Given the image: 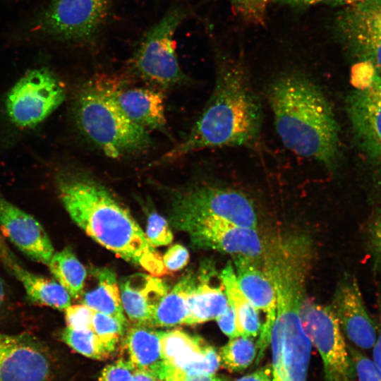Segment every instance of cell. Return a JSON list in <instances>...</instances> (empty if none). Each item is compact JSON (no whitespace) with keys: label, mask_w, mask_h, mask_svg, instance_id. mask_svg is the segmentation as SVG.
Wrapping results in <instances>:
<instances>
[{"label":"cell","mask_w":381,"mask_h":381,"mask_svg":"<svg viewBox=\"0 0 381 381\" xmlns=\"http://www.w3.org/2000/svg\"><path fill=\"white\" fill-rule=\"evenodd\" d=\"M188 234L193 244L234 256L259 261L265 253L256 229L244 227L220 218L194 222L182 230Z\"/></svg>","instance_id":"8fae6325"},{"label":"cell","mask_w":381,"mask_h":381,"mask_svg":"<svg viewBox=\"0 0 381 381\" xmlns=\"http://www.w3.org/2000/svg\"><path fill=\"white\" fill-rule=\"evenodd\" d=\"M135 369L129 361L119 359L102 370L99 381H131Z\"/></svg>","instance_id":"8d00e7d4"},{"label":"cell","mask_w":381,"mask_h":381,"mask_svg":"<svg viewBox=\"0 0 381 381\" xmlns=\"http://www.w3.org/2000/svg\"><path fill=\"white\" fill-rule=\"evenodd\" d=\"M94 310L81 303L71 305L65 310L66 327L77 330H92Z\"/></svg>","instance_id":"d590c367"},{"label":"cell","mask_w":381,"mask_h":381,"mask_svg":"<svg viewBox=\"0 0 381 381\" xmlns=\"http://www.w3.org/2000/svg\"><path fill=\"white\" fill-rule=\"evenodd\" d=\"M348 349L357 381H381V372L373 359L351 346Z\"/></svg>","instance_id":"836d02e7"},{"label":"cell","mask_w":381,"mask_h":381,"mask_svg":"<svg viewBox=\"0 0 381 381\" xmlns=\"http://www.w3.org/2000/svg\"><path fill=\"white\" fill-rule=\"evenodd\" d=\"M123 310L134 324L151 327L156 310L169 291L159 277L135 273L125 277L120 285Z\"/></svg>","instance_id":"ac0fdd59"},{"label":"cell","mask_w":381,"mask_h":381,"mask_svg":"<svg viewBox=\"0 0 381 381\" xmlns=\"http://www.w3.org/2000/svg\"><path fill=\"white\" fill-rule=\"evenodd\" d=\"M276 131L283 145L298 156L332 170L339 159V129L332 107L309 75L288 71L267 89Z\"/></svg>","instance_id":"3957f363"},{"label":"cell","mask_w":381,"mask_h":381,"mask_svg":"<svg viewBox=\"0 0 381 381\" xmlns=\"http://www.w3.org/2000/svg\"><path fill=\"white\" fill-rule=\"evenodd\" d=\"M274 3L294 8H304L320 3H326V0H275Z\"/></svg>","instance_id":"7bdbcfd3"},{"label":"cell","mask_w":381,"mask_h":381,"mask_svg":"<svg viewBox=\"0 0 381 381\" xmlns=\"http://www.w3.org/2000/svg\"><path fill=\"white\" fill-rule=\"evenodd\" d=\"M145 234L149 244L153 248L167 246L174 238L168 222L155 211L150 212L148 214Z\"/></svg>","instance_id":"d6a6232c"},{"label":"cell","mask_w":381,"mask_h":381,"mask_svg":"<svg viewBox=\"0 0 381 381\" xmlns=\"http://www.w3.org/2000/svg\"><path fill=\"white\" fill-rule=\"evenodd\" d=\"M0 230L32 260L48 265L54 249L42 224L0 193Z\"/></svg>","instance_id":"5bb4252c"},{"label":"cell","mask_w":381,"mask_h":381,"mask_svg":"<svg viewBox=\"0 0 381 381\" xmlns=\"http://www.w3.org/2000/svg\"><path fill=\"white\" fill-rule=\"evenodd\" d=\"M365 0H326V4L346 6L363 2Z\"/></svg>","instance_id":"bcb514c9"},{"label":"cell","mask_w":381,"mask_h":381,"mask_svg":"<svg viewBox=\"0 0 381 381\" xmlns=\"http://www.w3.org/2000/svg\"><path fill=\"white\" fill-rule=\"evenodd\" d=\"M187 16L184 6H171L147 30L131 58L135 73L155 87L167 88L189 80L179 65L174 40Z\"/></svg>","instance_id":"8992f818"},{"label":"cell","mask_w":381,"mask_h":381,"mask_svg":"<svg viewBox=\"0 0 381 381\" xmlns=\"http://www.w3.org/2000/svg\"><path fill=\"white\" fill-rule=\"evenodd\" d=\"M47 266L71 298H80L87 279V271L72 250L65 248L54 252Z\"/></svg>","instance_id":"4316f807"},{"label":"cell","mask_w":381,"mask_h":381,"mask_svg":"<svg viewBox=\"0 0 381 381\" xmlns=\"http://www.w3.org/2000/svg\"><path fill=\"white\" fill-rule=\"evenodd\" d=\"M162 260L167 271L176 272L186 266L189 253L183 246L174 244L165 252Z\"/></svg>","instance_id":"74e56055"},{"label":"cell","mask_w":381,"mask_h":381,"mask_svg":"<svg viewBox=\"0 0 381 381\" xmlns=\"http://www.w3.org/2000/svg\"><path fill=\"white\" fill-rule=\"evenodd\" d=\"M163 381H228V380L215 374H188L167 365Z\"/></svg>","instance_id":"f35d334b"},{"label":"cell","mask_w":381,"mask_h":381,"mask_svg":"<svg viewBox=\"0 0 381 381\" xmlns=\"http://www.w3.org/2000/svg\"><path fill=\"white\" fill-rule=\"evenodd\" d=\"M235 15L248 25H262L268 9L275 0H231Z\"/></svg>","instance_id":"4dcf8cb0"},{"label":"cell","mask_w":381,"mask_h":381,"mask_svg":"<svg viewBox=\"0 0 381 381\" xmlns=\"http://www.w3.org/2000/svg\"><path fill=\"white\" fill-rule=\"evenodd\" d=\"M270 343L271 381H306L312 344L304 329H286L274 322Z\"/></svg>","instance_id":"9a60e30c"},{"label":"cell","mask_w":381,"mask_h":381,"mask_svg":"<svg viewBox=\"0 0 381 381\" xmlns=\"http://www.w3.org/2000/svg\"><path fill=\"white\" fill-rule=\"evenodd\" d=\"M258 347L252 337L231 338L219 351L220 363L228 370L241 371L247 368L256 356Z\"/></svg>","instance_id":"f1b7e54d"},{"label":"cell","mask_w":381,"mask_h":381,"mask_svg":"<svg viewBox=\"0 0 381 381\" xmlns=\"http://www.w3.org/2000/svg\"><path fill=\"white\" fill-rule=\"evenodd\" d=\"M301 320L322 359L325 381H353L354 370L348 346L331 306L304 298Z\"/></svg>","instance_id":"9c48e42d"},{"label":"cell","mask_w":381,"mask_h":381,"mask_svg":"<svg viewBox=\"0 0 381 381\" xmlns=\"http://www.w3.org/2000/svg\"><path fill=\"white\" fill-rule=\"evenodd\" d=\"M90 284L83 289L81 303L94 311L109 315L125 326L126 318L122 306L119 285L115 272L107 267L90 272Z\"/></svg>","instance_id":"44dd1931"},{"label":"cell","mask_w":381,"mask_h":381,"mask_svg":"<svg viewBox=\"0 0 381 381\" xmlns=\"http://www.w3.org/2000/svg\"><path fill=\"white\" fill-rule=\"evenodd\" d=\"M338 15L381 32V0H365L346 6Z\"/></svg>","instance_id":"f546056e"},{"label":"cell","mask_w":381,"mask_h":381,"mask_svg":"<svg viewBox=\"0 0 381 381\" xmlns=\"http://www.w3.org/2000/svg\"><path fill=\"white\" fill-rule=\"evenodd\" d=\"M6 299V292L3 280L0 276V309L2 308Z\"/></svg>","instance_id":"7dc6e473"},{"label":"cell","mask_w":381,"mask_h":381,"mask_svg":"<svg viewBox=\"0 0 381 381\" xmlns=\"http://www.w3.org/2000/svg\"><path fill=\"white\" fill-rule=\"evenodd\" d=\"M229 302L224 289L213 286L210 276L202 273L188 298L187 325H194L216 319L227 308Z\"/></svg>","instance_id":"603a6c76"},{"label":"cell","mask_w":381,"mask_h":381,"mask_svg":"<svg viewBox=\"0 0 381 381\" xmlns=\"http://www.w3.org/2000/svg\"><path fill=\"white\" fill-rule=\"evenodd\" d=\"M334 32L339 42L362 64L381 74V32L337 15Z\"/></svg>","instance_id":"ffe728a7"},{"label":"cell","mask_w":381,"mask_h":381,"mask_svg":"<svg viewBox=\"0 0 381 381\" xmlns=\"http://www.w3.org/2000/svg\"><path fill=\"white\" fill-rule=\"evenodd\" d=\"M373 360L381 372V325L378 327V336L373 347Z\"/></svg>","instance_id":"ee69618b"},{"label":"cell","mask_w":381,"mask_h":381,"mask_svg":"<svg viewBox=\"0 0 381 381\" xmlns=\"http://www.w3.org/2000/svg\"><path fill=\"white\" fill-rule=\"evenodd\" d=\"M215 320L220 329L225 335L230 339L238 337L235 311L229 303L226 310Z\"/></svg>","instance_id":"ab89813d"},{"label":"cell","mask_w":381,"mask_h":381,"mask_svg":"<svg viewBox=\"0 0 381 381\" xmlns=\"http://www.w3.org/2000/svg\"><path fill=\"white\" fill-rule=\"evenodd\" d=\"M210 346L202 338L178 329L162 331L160 338L166 365L184 372L205 358Z\"/></svg>","instance_id":"7402d4cb"},{"label":"cell","mask_w":381,"mask_h":381,"mask_svg":"<svg viewBox=\"0 0 381 381\" xmlns=\"http://www.w3.org/2000/svg\"><path fill=\"white\" fill-rule=\"evenodd\" d=\"M65 89L47 68L25 73L8 92L5 107L10 121L20 128H34L64 102Z\"/></svg>","instance_id":"ba28073f"},{"label":"cell","mask_w":381,"mask_h":381,"mask_svg":"<svg viewBox=\"0 0 381 381\" xmlns=\"http://www.w3.org/2000/svg\"><path fill=\"white\" fill-rule=\"evenodd\" d=\"M12 274L22 283L26 294L33 302L64 310L71 305V296L56 280L32 273L21 265Z\"/></svg>","instance_id":"484cf974"},{"label":"cell","mask_w":381,"mask_h":381,"mask_svg":"<svg viewBox=\"0 0 381 381\" xmlns=\"http://www.w3.org/2000/svg\"><path fill=\"white\" fill-rule=\"evenodd\" d=\"M73 116L81 133L109 157L121 158L150 145L147 129L123 113L106 90L102 76L80 90Z\"/></svg>","instance_id":"277c9868"},{"label":"cell","mask_w":381,"mask_h":381,"mask_svg":"<svg viewBox=\"0 0 381 381\" xmlns=\"http://www.w3.org/2000/svg\"><path fill=\"white\" fill-rule=\"evenodd\" d=\"M215 81L202 112L186 138L151 165L171 162L207 148L248 146L259 138L260 102L243 59L213 44Z\"/></svg>","instance_id":"6da1fadb"},{"label":"cell","mask_w":381,"mask_h":381,"mask_svg":"<svg viewBox=\"0 0 381 381\" xmlns=\"http://www.w3.org/2000/svg\"><path fill=\"white\" fill-rule=\"evenodd\" d=\"M131 381H161L153 375L139 369H135Z\"/></svg>","instance_id":"f6af8a7d"},{"label":"cell","mask_w":381,"mask_h":381,"mask_svg":"<svg viewBox=\"0 0 381 381\" xmlns=\"http://www.w3.org/2000/svg\"><path fill=\"white\" fill-rule=\"evenodd\" d=\"M235 381H271V368H262Z\"/></svg>","instance_id":"b9f144b4"},{"label":"cell","mask_w":381,"mask_h":381,"mask_svg":"<svg viewBox=\"0 0 381 381\" xmlns=\"http://www.w3.org/2000/svg\"><path fill=\"white\" fill-rule=\"evenodd\" d=\"M61 340L75 351L90 358L105 360L116 349L103 342L92 330L63 329Z\"/></svg>","instance_id":"83f0119b"},{"label":"cell","mask_w":381,"mask_h":381,"mask_svg":"<svg viewBox=\"0 0 381 381\" xmlns=\"http://www.w3.org/2000/svg\"><path fill=\"white\" fill-rule=\"evenodd\" d=\"M51 373V358L39 341L0 333V381H47Z\"/></svg>","instance_id":"7c38bea8"},{"label":"cell","mask_w":381,"mask_h":381,"mask_svg":"<svg viewBox=\"0 0 381 381\" xmlns=\"http://www.w3.org/2000/svg\"><path fill=\"white\" fill-rule=\"evenodd\" d=\"M330 306L344 335L358 349H373L378 327L367 310L355 277H345L339 283Z\"/></svg>","instance_id":"4fadbf2b"},{"label":"cell","mask_w":381,"mask_h":381,"mask_svg":"<svg viewBox=\"0 0 381 381\" xmlns=\"http://www.w3.org/2000/svg\"><path fill=\"white\" fill-rule=\"evenodd\" d=\"M0 261L7 268L8 271L13 273V270L18 267L20 263L15 255L10 250L0 234Z\"/></svg>","instance_id":"60d3db41"},{"label":"cell","mask_w":381,"mask_h":381,"mask_svg":"<svg viewBox=\"0 0 381 381\" xmlns=\"http://www.w3.org/2000/svg\"><path fill=\"white\" fill-rule=\"evenodd\" d=\"M366 231L367 246L373 267L381 276V209L370 220Z\"/></svg>","instance_id":"e575fe53"},{"label":"cell","mask_w":381,"mask_h":381,"mask_svg":"<svg viewBox=\"0 0 381 381\" xmlns=\"http://www.w3.org/2000/svg\"><path fill=\"white\" fill-rule=\"evenodd\" d=\"M111 0H50L35 16V35L74 44L90 43L105 23Z\"/></svg>","instance_id":"52a82bcc"},{"label":"cell","mask_w":381,"mask_h":381,"mask_svg":"<svg viewBox=\"0 0 381 381\" xmlns=\"http://www.w3.org/2000/svg\"><path fill=\"white\" fill-rule=\"evenodd\" d=\"M106 90L119 108L134 123L144 127L167 131L164 96L152 87L123 86L120 79L102 76Z\"/></svg>","instance_id":"e0dca14e"},{"label":"cell","mask_w":381,"mask_h":381,"mask_svg":"<svg viewBox=\"0 0 381 381\" xmlns=\"http://www.w3.org/2000/svg\"><path fill=\"white\" fill-rule=\"evenodd\" d=\"M55 183L64 209L88 236L152 276L168 273L129 210L103 184L77 169H62Z\"/></svg>","instance_id":"7a4b0ae2"},{"label":"cell","mask_w":381,"mask_h":381,"mask_svg":"<svg viewBox=\"0 0 381 381\" xmlns=\"http://www.w3.org/2000/svg\"><path fill=\"white\" fill-rule=\"evenodd\" d=\"M220 218L256 229L257 212L252 200L241 191L213 183H198L175 192L170 219L176 229L204 219Z\"/></svg>","instance_id":"5b68a950"},{"label":"cell","mask_w":381,"mask_h":381,"mask_svg":"<svg viewBox=\"0 0 381 381\" xmlns=\"http://www.w3.org/2000/svg\"><path fill=\"white\" fill-rule=\"evenodd\" d=\"M234 267L239 286L250 303L265 315L257 344V361L263 356L270 344V335L277 313V299L274 286L257 260L243 256H234Z\"/></svg>","instance_id":"2e32d148"},{"label":"cell","mask_w":381,"mask_h":381,"mask_svg":"<svg viewBox=\"0 0 381 381\" xmlns=\"http://www.w3.org/2000/svg\"><path fill=\"white\" fill-rule=\"evenodd\" d=\"M356 86L346 99V112L362 150L381 167V74L360 63Z\"/></svg>","instance_id":"30bf717a"},{"label":"cell","mask_w":381,"mask_h":381,"mask_svg":"<svg viewBox=\"0 0 381 381\" xmlns=\"http://www.w3.org/2000/svg\"><path fill=\"white\" fill-rule=\"evenodd\" d=\"M125 327L116 318L94 311L92 331L103 342L114 349H116L117 344L123 335Z\"/></svg>","instance_id":"1f68e13d"},{"label":"cell","mask_w":381,"mask_h":381,"mask_svg":"<svg viewBox=\"0 0 381 381\" xmlns=\"http://www.w3.org/2000/svg\"><path fill=\"white\" fill-rule=\"evenodd\" d=\"M193 273L183 275L168 291L158 306L151 327H174L185 325L188 314V298L196 284Z\"/></svg>","instance_id":"d4e9b609"},{"label":"cell","mask_w":381,"mask_h":381,"mask_svg":"<svg viewBox=\"0 0 381 381\" xmlns=\"http://www.w3.org/2000/svg\"><path fill=\"white\" fill-rule=\"evenodd\" d=\"M219 279L228 301L235 311L238 335L256 337L262 327L258 310L242 292L231 262L223 268Z\"/></svg>","instance_id":"cb8c5ba5"},{"label":"cell","mask_w":381,"mask_h":381,"mask_svg":"<svg viewBox=\"0 0 381 381\" xmlns=\"http://www.w3.org/2000/svg\"><path fill=\"white\" fill-rule=\"evenodd\" d=\"M162 331L152 327L133 324L126 331L125 346L129 361L135 368L143 370L162 381L167 365L160 347Z\"/></svg>","instance_id":"d6986e66"}]
</instances>
